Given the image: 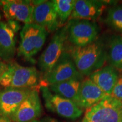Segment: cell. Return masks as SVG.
I'll return each instance as SVG.
<instances>
[{
	"label": "cell",
	"mask_w": 122,
	"mask_h": 122,
	"mask_svg": "<svg viewBox=\"0 0 122 122\" xmlns=\"http://www.w3.org/2000/svg\"><path fill=\"white\" fill-rule=\"evenodd\" d=\"M32 23L49 32L58 30L59 23L53 1H33Z\"/></svg>",
	"instance_id": "cell-9"
},
{
	"label": "cell",
	"mask_w": 122,
	"mask_h": 122,
	"mask_svg": "<svg viewBox=\"0 0 122 122\" xmlns=\"http://www.w3.org/2000/svg\"><path fill=\"white\" fill-rule=\"evenodd\" d=\"M55 8L60 24H63L70 19L74 10L75 0H55Z\"/></svg>",
	"instance_id": "cell-19"
},
{
	"label": "cell",
	"mask_w": 122,
	"mask_h": 122,
	"mask_svg": "<svg viewBox=\"0 0 122 122\" xmlns=\"http://www.w3.org/2000/svg\"><path fill=\"white\" fill-rule=\"evenodd\" d=\"M122 102V75H120L111 95Z\"/></svg>",
	"instance_id": "cell-21"
},
{
	"label": "cell",
	"mask_w": 122,
	"mask_h": 122,
	"mask_svg": "<svg viewBox=\"0 0 122 122\" xmlns=\"http://www.w3.org/2000/svg\"><path fill=\"white\" fill-rule=\"evenodd\" d=\"M119 71L111 65L103 67L92 73L89 78L107 95H111L119 77Z\"/></svg>",
	"instance_id": "cell-15"
},
{
	"label": "cell",
	"mask_w": 122,
	"mask_h": 122,
	"mask_svg": "<svg viewBox=\"0 0 122 122\" xmlns=\"http://www.w3.org/2000/svg\"><path fill=\"white\" fill-rule=\"evenodd\" d=\"M107 53L110 65L122 71V36L115 35L110 38Z\"/></svg>",
	"instance_id": "cell-18"
},
{
	"label": "cell",
	"mask_w": 122,
	"mask_h": 122,
	"mask_svg": "<svg viewBox=\"0 0 122 122\" xmlns=\"http://www.w3.org/2000/svg\"><path fill=\"white\" fill-rule=\"evenodd\" d=\"M6 24L15 33L18 32L20 29V24L19 22H18V21L9 20H7Z\"/></svg>",
	"instance_id": "cell-22"
},
{
	"label": "cell",
	"mask_w": 122,
	"mask_h": 122,
	"mask_svg": "<svg viewBox=\"0 0 122 122\" xmlns=\"http://www.w3.org/2000/svg\"><path fill=\"white\" fill-rule=\"evenodd\" d=\"M48 35L45 28L33 23L24 24L20 33L18 56L27 62L35 63L33 57L43 47Z\"/></svg>",
	"instance_id": "cell-3"
},
{
	"label": "cell",
	"mask_w": 122,
	"mask_h": 122,
	"mask_svg": "<svg viewBox=\"0 0 122 122\" xmlns=\"http://www.w3.org/2000/svg\"><path fill=\"white\" fill-rule=\"evenodd\" d=\"M106 96L88 77L82 81L75 102L84 110L99 102Z\"/></svg>",
	"instance_id": "cell-13"
},
{
	"label": "cell",
	"mask_w": 122,
	"mask_h": 122,
	"mask_svg": "<svg viewBox=\"0 0 122 122\" xmlns=\"http://www.w3.org/2000/svg\"><path fill=\"white\" fill-rule=\"evenodd\" d=\"M15 33L6 23L0 20V59L5 62L11 61L16 53Z\"/></svg>",
	"instance_id": "cell-16"
},
{
	"label": "cell",
	"mask_w": 122,
	"mask_h": 122,
	"mask_svg": "<svg viewBox=\"0 0 122 122\" xmlns=\"http://www.w3.org/2000/svg\"><path fill=\"white\" fill-rule=\"evenodd\" d=\"M83 78H76L49 85L48 88L54 94L75 102Z\"/></svg>",
	"instance_id": "cell-17"
},
{
	"label": "cell",
	"mask_w": 122,
	"mask_h": 122,
	"mask_svg": "<svg viewBox=\"0 0 122 122\" xmlns=\"http://www.w3.org/2000/svg\"><path fill=\"white\" fill-rule=\"evenodd\" d=\"M40 122V120L39 119H36V120H33V121H32V122Z\"/></svg>",
	"instance_id": "cell-26"
},
{
	"label": "cell",
	"mask_w": 122,
	"mask_h": 122,
	"mask_svg": "<svg viewBox=\"0 0 122 122\" xmlns=\"http://www.w3.org/2000/svg\"><path fill=\"white\" fill-rule=\"evenodd\" d=\"M67 25L68 40L73 46L83 47L97 40L100 27L94 21L70 20Z\"/></svg>",
	"instance_id": "cell-8"
},
{
	"label": "cell",
	"mask_w": 122,
	"mask_h": 122,
	"mask_svg": "<svg viewBox=\"0 0 122 122\" xmlns=\"http://www.w3.org/2000/svg\"><path fill=\"white\" fill-rule=\"evenodd\" d=\"M32 89L8 87L0 91V115L10 117Z\"/></svg>",
	"instance_id": "cell-12"
},
{
	"label": "cell",
	"mask_w": 122,
	"mask_h": 122,
	"mask_svg": "<svg viewBox=\"0 0 122 122\" xmlns=\"http://www.w3.org/2000/svg\"><path fill=\"white\" fill-rule=\"evenodd\" d=\"M105 22L113 30L122 32V5L116 6L110 9Z\"/></svg>",
	"instance_id": "cell-20"
},
{
	"label": "cell",
	"mask_w": 122,
	"mask_h": 122,
	"mask_svg": "<svg viewBox=\"0 0 122 122\" xmlns=\"http://www.w3.org/2000/svg\"><path fill=\"white\" fill-rule=\"evenodd\" d=\"M0 6L7 20H13L24 24L32 23L33 1L4 0L0 1Z\"/></svg>",
	"instance_id": "cell-10"
},
{
	"label": "cell",
	"mask_w": 122,
	"mask_h": 122,
	"mask_svg": "<svg viewBox=\"0 0 122 122\" xmlns=\"http://www.w3.org/2000/svg\"><path fill=\"white\" fill-rule=\"evenodd\" d=\"M105 4L101 1L77 0L76 1L70 20L79 19L94 21L101 15Z\"/></svg>",
	"instance_id": "cell-14"
},
{
	"label": "cell",
	"mask_w": 122,
	"mask_h": 122,
	"mask_svg": "<svg viewBox=\"0 0 122 122\" xmlns=\"http://www.w3.org/2000/svg\"><path fill=\"white\" fill-rule=\"evenodd\" d=\"M0 18H1V16H0Z\"/></svg>",
	"instance_id": "cell-27"
},
{
	"label": "cell",
	"mask_w": 122,
	"mask_h": 122,
	"mask_svg": "<svg viewBox=\"0 0 122 122\" xmlns=\"http://www.w3.org/2000/svg\"><path fill=\"white\" fill-rule=\"evenodd\" d=\"M40 120V122H61L57 119L51 117H49V116L44 117L43 118H42Z\"/></svg>",
	"instance_id": "cell-24"
},
{
	"label": "cell",
	"mask_w": 122,
	"mask_h": 122,
	"mask_svg": "<svg viewBox=\"0 0 122 122\" xmlns=\"http://www.w3.org/2000/svg\"><path fill=\"white\" fill-rule=\"evenodd\" d=\"M82 122H122V102L107 95L86 109Z\"/></svg>",
	"instance_id": "cell-4"
},
{
	"label": "cell",
	"mask_w": 122,
	"mask_h": 122,
	"mask_svg": "<svg viewBox=\"0 0 122 122\" xmlns=\"http://www.w3.org/2000/svg\"><path fill=\"white\" fill-rule=\"evenodd\" d=\"M8 68V64L0 59V80Z\"/></svg>",
	"instance_id": "cell-23"
},
{
	"label": "cell",
	"mask_w": 122,
	"mask_h": 122,
	"mask_svg": "<svg viewBox=\"0 0 122 122\" xmlns=\"http://www.w3.org/2000/svg\"><path fill=\"white\" fill-rule=\"evenodd\" d=\"M76 67L82 76H89L102 67L107 60L105 46L96 40L83 47L71 46L68 48Z\"/></svg>",
	"instance_id": "cell-1"
},
{
	"label": "cell",
	"mask_w": 122,
	"mask_h": 122,
	"mask_svg": "<svg viewBox=\"0 0 122 122\" xmlns=\"http://www.w3.org/2000/svg\"><path fill=\"white\" fill-rule=\"evenodd\" d=\"M42 80L35 67H24L16 63L8 64V68L0 80L3 87L39 90Z\"/></svg>",
	"instance_id": "cell-2"
},
{
	"label": "cell",
	"mask_w": 122,
	"mask_h": 122,
	"mask_svg": "<svg viewBox=\"0 0 122 122\" xmlns=\"http://www.w3.org/2000/svg\"><path fill=\"white\" fill-rule=\"evenodd\" d=\"M76 78H83L77 71L71 54L67 49L53 67L44 74L41 81V86L61 83Z\"/></svg>",
	"instance_id": "cell-5"
},
{
	"label": "cell",
	"mask_w": 122,
	"mask_h": 122,
	"mask_svg": "<svg viewBox=\"0 0 122 122\" xmlns=\"http://www.w3.org/2000/svg\"><path fill=\"white\" fill-rule=\"evenodd\" d=\"M0 122H13L9 117L0 115Z\"/></svg>",
	"instance_id": "cell-25"
},
{
	"label": "cell",
	"mask_w": 122,
	"mask_h": 122,
	"mask_svg": "<svg viewBox=\"0 0 122 122\" xmlns=\"http://www.w3.org/2000/svg\"><path fill=\"white\" fill-rule=\"evenodd\" d=\"M45 106L48 110L62 118L76 119L83 115L84 110L72 100L53 93L48 86H41Z\"/></svg>",
	"instance_id": "cell-7"
},
{
	"label": "cell",
	"mask_w": 122,
	"mask_h": 122,
	"mask_svg": "<svg viewBox=\"0 0 122 122\" xmlns=\"http://www.w3.org/2000/svg\"><path fill=\"white\" fill-rule=\"evenodd\" d=\"M42 112L39 90L32 89L9 118L13 122H30L37 119Z\"/></svg>",
	"instance_id": "cell-11"
},
{
	"label": "cell",
	"mask_w": 122,
	"mask_h": 122,
	"mask_svg": "<svg viewBox=\"0 0 122 122\" xmlns=\"http://www.w3.org/2000/svg\"><path fill=\"white\" fill-rule=\"evenodd\" d=\"M67 25H66L56 32L49 44L40 56L38 66L44 74L53 67L67 49Z\"/></svg>",
	"instance_id": "cell-6"
}]
</instances>
